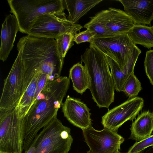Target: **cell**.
Listing matches in <instances>:
<instances>
[{"label": "cell", "mask_w": 153, "mask_h": 153, "mask_svg": "<svg viewBox=\"0 0 153 153\" xmlns=\"http://www.w3.org/2000/svg\"><path fill=\"white\" fill-rule=\"evenodd\" d=\"M62 111L71 123L82 130L91 126L90 109L80 100L68 96L62 105Z\"/></svg>", "instance_id": "13"}, {"label": "cell", "mask_w": 153, "mask_h": 153, "mask_svg": "<svg viewBox=\"0 0 153 153\" xmlns=\"http://www.w3.org/2000/svg\"><path fill=\"white\" fill-rule=\"evenodd\" d=\"M81 58L88 74L93 99L100 108L108 109L114 101L115 88L106 56L90 44Z\"/></svg>", "instance_id": "3"}, {"label": "cell", "mask_w": 153, "mask_h": 153, "mask_svg": "<svg viewBox=\"0 0 153 153\" xmlns=\"http://www.w3.org/2000/svg\"><path fill=\"white\" fill-rule=\"evenodd\" d=\"M135 24L150 25L153 20V0H119Z\"/></svg>", "instance_id": "14"}, {"label": "cell", "mask_w": 153, "mask_h": 153, "mask_svg": "<svg viewBox=\"0 0 153 153\" xmlns=\"http://www.w3.org/2000/svg\"><path fill=\"white\" fill-rule=\"evenodd\" d=\"M140 153H147L146 152H145V151H142V152H140Z\"/></svg>", "instance_id": "28"}, {"label": "cell", "mask_w": 153, "mask_h": 153, "mask_svg": "<svg viewBox=\"0 0 153 153\" xmlns=\"http://www.w3.org/2000/svg\"><path fill=\"white\" fill-rule=\"evenodd\" d=\"M24 118L15 109L0 113V153H22L25 134Z\"/></svg>", "instance_id": "5"}, {"label": "cell", "mask_w": 153, "mask_h": 153, "mask_svg": "<svg viewBox=\"0 0 153 153\" xmlns=\"http://www.w3.org/2000/svg\"><path fill=\"white\" fill-rule=\"evenodd\" d=\"M106 56L114 81L115 90L118 92L121 91L123 85L130 76L125 74L114 61Z\"/></svg>", "instance_id": "22"}, {"label": "cell", "mask_w": 153, "mask_h": 153, "mask_svg": "<svg viewBox=\"0 0 153 153\" xmlns=\"http://www.w3.org/2000/svg\"><path fill=\"white\" fill-rule=\"evenodd\" d=\"M95 16L112 34L127 33L135 24L125 11L120 9L110 7Z\"/></svg>", "instance_id": "12"}, {"label": "cell", "mask_w": 153, "mask_h": 153, "mask_svg": "<svg viewBox=\"0 0 153 153\" xmlns=\"http://www.w3.org/2000/svg\"><path fill=\"white\" fill-rule=\"evenodd\" d=\"M22 49L24 64L38 68L42 74L52 81L60 76L64 59L61 57L55 39L29 34L18 42Z\"/></svg>", "instance_id": "2"}, {"label": "cell", "mask_w": 153, "mask_h": 153, "mask_svg": "<svg viewBox=\"0 0 153 153\" xmlns=\"http://www.w3.org/2000/svg\"><path fill=\"white\" fill-rule=\"evenodd\" d=\"M82 130L85 141L89 148L87 153H117L124 141L117 131L106 128L98 131L91 126Z\"/></svg>", "instance_id": "9"}, {"label": "cell", "mask_w": 153, "mask_h": 153, "mask_svg": "<svg viewBox=\"0 0 153 153\" xmlns=\"http://www.w3.org/2000/svg\"><path fill=\"white\" fill-rule=\"evenodd\" d=\"M73 142V139L70 133L36 153H68Z\"/></svg>", "instance_id": "21"}, {"label": "cell", "mask_w": 153, "mask_h": 153, "mask_svg": "<svg viewBox=\"0 0 153 153\" xmlns=\"http://www.w3.org/2000/svg\"><path fill=\"white\" fill-rule=\"evenodd\" d=\"M82 27L81 25L66 32L55 39L59 53L63 59H64L68 51L74 44L75 34Z\"/></svg>", "instance_id": "20"}, {"label": "cell", "mask_w": 153, "mask_h": 153, "mask_svg": "<svg viewBox=\"0 0 153 153\" xmlns=\"http://www.w3.org/2000/svg\"><path fill=\"white\" fill-rule=\"evenodd\" d=\"M17 56L6 78L4 80L0 99V111L14 109L23 93L24 67L22 59V48L18 43Z\"/></svg>", "instance_id": "6"}, {"label": "cell", "mask_w": 153, "mask_h": 153, "mask_svg": "<svg viewBox=\"0 0 153 153\" xmlns=\"http://www.w3.org/2000/svg\"><path fill=\"white\" fill-rule=\"evenodd\" d=\"M72 81L74 89L82 94L89 86L88 74L85 66L82 62L77 63L70 68L69 77Z\"/></svg>", "instance_id": "19"}, {"label": "cell", "mask_w": 153, "mask_h": 153, "mask_svg": "<svg viewBox=\"0 0 153 153\" xmlns=\"http://www.w3.org/2000/svg\"><path fill=\"white\" fill-rule=\"evenodd\" d=\"M143 99L136 97L126 101L111 110L102 117L104 128L117 131L118 128L128 120H133L143 108Z\"/></svg>", "instance_id": "10"}, {"label": "cell", "mask_w": 153, "mask_h": 153, "mask_svg": "<svg viewBox=\"0 0 153 153\" xmlns=\"http://www.w3.org/2000/svg\"><path fill=\"white\" fill-rule=\"evenodd\" d=\"M96 36L94 33L88 30L76 33L75 35L74 41L77 44L85 42L91 43Z\"/></svg>", "instance_id": "27"}, {"label": "cell", "mask_w": 153, "mask_h": 153, "mask_svg": "<svg viewBox=\"0 0 153 153\" xmlns=\"http://www.w3.org/2000/svg\"><path fill=\"white\" fill-rule=\"evenodd\" d=\"M10 12L18 21L19 31L27 34L36 19L47 13H64L63 0H9Z\"/></svg>", "instance_id": "4"}, {"label": "cell", "mask_w": 153, "mask_h": 153, "mask_svg": "<svg viewBox=\"0 0 153 153\" xmlns=\"http://www.w3.org/2000/svg\"></svg>", "instance_id": "30"}, {"label": "cell", "mask_w": 153, "mask_h": 153, "mask_svg": "<svg viewBox=\"0 0 153 153\" xmlns=\"http://www.w3.org/2000/svg\"><path fill=\"white\" fill-rule=\"evenodd\" d=\"M70 79L60 76L48 81L24 117L25 134L23 149L26 152L39 131L57 117L70 86Z\"/></svg>", "instance_id": "1"}, {"label": "cell", "mask_w": 153, "mask_h": 153, "mask_svg": "<svg viewBox=\"0 0 153 153\" xmlns=\"http://www.w3.org/2000/svg\"><path fill=\"white\" fill-rule=\"evenodd\" d=\"M20 28L18 21L14 14H10L5 18L2 27L1 35L0 59H7L13 46L17 33Z\"/></svg>", "instance_id": "15"}, {"label": "cell", "mask_w": 153, "mask_h": 153, "mask_svg": "<svg viewBox=\"0 0 153 153\" xmlns=\"http://www.w3.org/2000/svg\"><path fill=\"white\" fill-rule=\"evenodd\" d=\"M102 0H63L64 9L68 13V19L73 24L79 19Z\"/></svg>", "instance_id": "17"}, {"label": "cell", "mask_w": 153, "mask_h": 153, "mask_svg": "<svg viewBox=\"0 0 153 153\" xmlns=\"http://www.w3.org/2000/svg\"><path fill=\"white\" fill-rule=\"evenodd\" d=\"M90 45L113 59L121 69L138 48L127 33L95 37Z\"/></svg>", "instance_id": "7"}, {"label": "cell", "mask_w": 153, "mask_h": 153, "mask_svg": "<svg viewBox=\"0 0 153 153\" xmlns=\"http://www.w3.org/2000/svg\"><path fill=\"white\" fill-rule=\"evenodd\" d=\"M117 153H122V152H120L119 151L118 152H117Z\"/></svg>", "instance_id": "29"}, {"label": "cell", "mask_w": 153, "mask_h": 153, "mask_svg": "<svg viewBox=\"0 0 153 153\" xmlns=\"http://www.w3.org/2000/svg\"><path fill=\"white\" fill-rule=\"evenodd\" d=\"M80 25L69 21L65 12L47 13L36 19L27 34L56 39L66 32Z\"/></svg>", "instance_id": "8"}, {"label": "cell", "mask_w": 153, "mask_h": 153, "mask_svg": "<svg viewBox=\"0 0 153 153\" xmlns=\"http://www.w3.org/2000/svg\"><path fill=\"white\" fill-rule=\"evenodd\" d=\"M70 133V128L55 117L36 136L26 152L36 153Z\"/></svg>", "instance_id": "11"}, {"label": "cell", "mask_w": 153, "mask_h": 153, "mask_svg": "<svg viewBox=\"0 0 153 153\" xmlns=\"http://www.w3.org/2000/svg\"><path fill=\"white\" fill-rule=\"evenodd\" d=\"M133 43L148 49L153 47V28L145 25L135 24L127 33Z\"/></svg>", "instance_id": "18"}, {"label": "cell", "mask_w": 153, "mask_h": 153, "mask_svg": "<svg viewBox=\"0 0 153 153\" xmlns=\"http://www.w3.org/2000/svg\"><path fill=\"white\" fill-rule=\"evenodd\" d=\"M141 84L134 73L131 74L125 82L121 91L131 98L136 97L142 90Z\"/></svg>", "instance_id": "23"}, {"label": "cell", "mask_w": 153, "mask_h": 153, "mask_svg": "<svg viewBox=\"0 0 153 153\" xmlns=\"http://www.w3.org/2000/svg\"><path fill=\"white\" fill-rule=\"evenodd\" d=\"M152 27H153V26H152Z\"/></svg>", "instance_id": "31"}, {"label": "cell", "mask_w": 153, "mask_h": 153, "mask_svg": "<svg viewBox=\"0 0 153 153\" xmlns=\"http://www.w3.org/2000/svg\"><path fill=\"white\" fill-rule=\"evenodd\" d=\"M144 65L146 75L153 86V50L146 51Z\"/></svg>", "instance_id": "26"}, {"label": "cell", "mask_w": 153, "mask_h": 153, "mask_svg": "<svg viewBox=\"0 0 153 153\" xmlns=\"http://www.w3.org/2000/svg\"><path fill=\"white\" fill-rule=\"evenodd\" d=\"M129 139L140 141L151 135L153 131V113L145 111L139 114L130 128Z\"/></svg>", "instance_id": "16"}, {"label": "cell", "mask_w": 153, "mask_h": 153, "mask_svg": "<svg viewBox=\"0 0 153 153\" xmlns=\"http://www.w3.org/2000/svg\"><path fill=\"white\" fill-rule=\"evenodd\" d=\"M90 18V21L85 24L84 27L95 33L96 35L95 37H101L112 35L96 16L91 17Z\"/></svg>", "instance_id": "24"}, {"label": "cell", "mask_w": 153, "mask_h": 153, "mask_svg": "<svg viewBox=\"0 0 153 153\" xmlns=\"http://www.w3.org/2000/svg\"><path fill=\"white\" fill-rule=\"evenodd\" d=\"M153 146V134L136 142L129 149L127 153H140L147 148Z\"/></svg>", "instance_id": "25"}]
</instances>
